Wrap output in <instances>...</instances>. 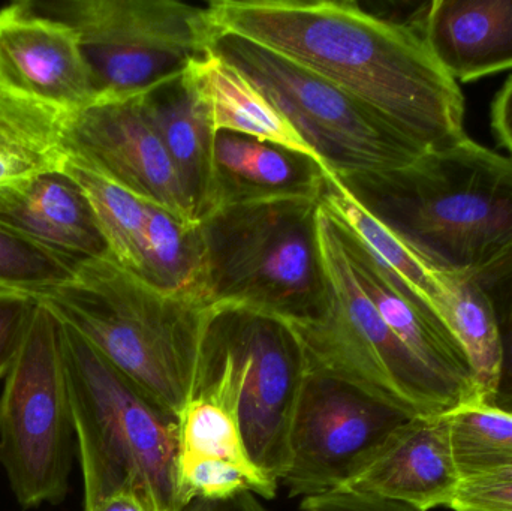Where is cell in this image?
I'll return each instance as SVG.
<instances>
[{"mask_svg":"<svg viewBox=\"0 0 512 511\" xmlns=\"http://www.w3.org/2000/svg\"><path fill=\"white\" fill-rule=\"evenodd\" d=\"M84 511H152L140 495L131 491H120L96 501Z\"/></svg>","mask_w":512,"mask_h":511,"instance_id":"obj_34","label":"cell"},{"mask_svg":"<svg viewBox=\"0 0 512 511\" xmlns=\"http://www.w3.org/2000/svg\"><path fill=\"white\" fill-rule=\"evenodd\" d=\"M409 417L340 375L309 366L289 437V497L336 494Z\"/></svg>","mask_w":512,"mask_h":511,"instance_id":"obj_11","label":"cell"},{"mask_svg":"<svg viewBox=\"0 0 512 511\" xmlns=\"http://www.w3.org/2000/svg\"><path fill=\"white\" fill-rule=\"evenodd\" d=\"M71 114L0 89V188L65 171Z\"/></svg>","mask_w":512,"mask_h":511,"instance_id":"obj_21","label":"cell"},{"mask_svg":"<svg viewBox=\"0 0 512 511\" xmlns=\"http://www.w3.org/2000/svg\"><path fill=\"white\" fill-rule=\"evenodd\" d=\"M138 278L177 296L206 300L204 294V243L200 222L186 221L176 213L146 201L143 264Z\"/></svg>","mask_w":512,"mask_h":511,"instance_id":"obj_23","label":"cell"},{"mask_svg":"<svg viewBox=\"0 0 512 511\" xmlns=\"http://www.w3.org/2000/svg\"><path fill=\"white\" fill-rule=\"evenodd\" d=\"M303 511H418L405 504L354 494H327L304 498Z\"/></svg>","mask_w":512,"mask_h":511,"instance_id":"obj_31","label":"cell"},{"mask_svg":"<svg viewBox=\"0 0 512 511\" xmlns=\"http://www.w3.org/2000/svg\"><path fill=\"white\" fill-rule=\"evenodd\" d=\"M75 447L62 321L39 302L0 396V462L21 506L65 500Z\"/></svg>","mask_w":512,"mask_h":511,"instance_id":"obj_8","label":"cell"},{"mask_svg":"<svg viewBox=\"0 0 512 511\" xmlns=\"http://www.w3.org/2000/svg\"><path fill=\"white\" fill-rule=\"evenodd\" d=\"M492 129L501 146L512 155V75L493 101Z\"/></svg>","mask_w":512,"mask_h":511,"instance_id":"obj_32","label":"cell"},{"mask_svg":"<svg viewBox=\"0 0 512 511\" xmlns=\"http://www.w3.org/2000/svg\"><path fill=\"white\" fill-rule=\"evenodd\" d=\"M78 261L57 254L0 224V290L38 299L72 281Z\"/></svg>","mask_w":512,"mask_h":511,"instance_id":"obj_26","label":"cell"},{"mask_svg":"<svg viewBox=\"0 0 512 511\" xmlns=\"http://www.w3.org/2000/svg\"><path fill=\"white\" fill-rule=\"evenodd\" d=\"M330 309L319 323L294 327L312 368L352 381L409 419L454 410L423 366L382 320L343 254L330 213L319 212Z\"/></svg>","mask_w":512,"mask_h":511,"instance_id":"obj_9","label":"cell"},{"mask_svg":"<svg viewBox=\"0 0 512 511\" xmlns=\"http://www.w3.org/2000/svg\"><path fill=\"white\" fill-rule=\"evenodd\" d=\"M459 485L445 413L405 420L336 494L363 495L432 511L448 509Z\"/></svg>","mask_w":512,"mask_h":511,"instance_id":"obj_15","label":"cell"},{"mask_svg":"<svg viewBox=\"0 0 512 511\" xmlns=\"http://www.w3.org/2000/svg\"><path fill=\"white\" fill-rule=\"evenodd\" d=\"M36 300L180 416L197 386L210 308L204 300L156 290L111 257L78 261L72 281Z\"/></svg>","mask_w":512,"mask_h":511,"instance_id":"obj_3","label":"cell"},{"mask_svg":"<svg viewBox=\"0 0 512 511\" xmlns=\"http://www.w3.org/2000/svg\"><path fill=\"white\" fill-rule=\"evenodd\" d=\"M207 6L219 32L268 48L366 102L427 152L468 138L462 90L426 41L361 3L215 0Z\"/></svg>","mask_w":512,"mask_h":511,"instance_id":"obj_1","label":"cell"},{"mask_svg":"<svg viewBox=\"0 0 512 511\" xmlns=\"http://www.w3.org/2000/svg\"><path fill=\"white\" fill-rule=\"evenodd\" d=\"M0 89L66 113L96 101L77 32L29 0L0 9Z\"/></svg>","mask_w":512,"mask_h":511,"instance_id":"obj_14","label":"cell"},{"mask_svg":"<svg viewBox=\"0 0 512 511\" xmlns=\"http://www.w3.org/2000/svg\"><path fill=\"white\" fill-rule=\"evenodd\" d=\"M209 324L239 363V419L249 458L279 483L289 464V437L309 372L294 326L240 305H212Z\"/></svg>","mask_w":512,"mask_h":511,"instance_id":"obj_10","label":"cell"},{"mask_svg":"<svg viewBox=\"0 0 512 511\" xmlns=\"http://www.w3.org/2000/svg\"><path fill=\"white\" fill-rule=\"evenodd\" d=\"M65 171L86 195L110 257L123 269L140 275L146 201L75 156L69 155Z\"/></svg>","mask_w":512,"mask_h":511,"instance_id":"obj_24","label":"cell"},{"mask_svg":"<svg viewBox=\"0 0 512 511\" xmlns=\"http://www.w3.org/2000/svg\"><path fill=\"white\" fill-rule=\"evenodd\" d=\"M447 417L460 482L512 461V413L475 401Z\"/></svg>","mask_w":512,"mask_h":511,"instance_id":"obj_25","label":"cell"},{"mask_svg":"<svg viewBox=\"0 0 512 511\" xmlns=\"http://www.w3.org/2000/svg\"><path fill=\"white\" fill-rule=\"evenodd\" d=\"M448 510L512 511V482H460Z\"/></svg>","mask_w":512,"mask_h":511,"instance_id":"obj_30","label":"cell"},{"mask_svg":"<svg viewBox=\"0 0 512 511\" xmlns=\"http://www.w3.org/2000/svg\"><path fill=\"white\" fill-rule=\"evenodd\" d=\"M185 511H267L255 498V494L245 492L227 500H194Z\"/></svg>","mask_w":512,"mask_h":511,"instance_id":"obj_33","label":"cell"},{"mask_svg":"<svg viewBox=\"0 0 512 511\" xmlns=\"http://www.w3.org/2000/svg\"><path fill=\"white\" fill-rule=\"evenodd\" d=\"M327 177L321 161L306 153L249 135L219 131L207 215L222 207L276 198L321 200Z\"/></svg>","mask_w":512,"mask_h":511,"instance_id":"obj_16","label":"cell"},{"mask_svg":"<svg viewBox=\"0 0 512 511\" xmlns=\"http://www.w3.org/2000/svg\"><path fill=\"white\" fill-rule=\"evenodd\" d=\"M77 32L96 99L140 95L209 53V6L177 0H29Z\"/></svg>","mask_w":512,"mask_h":511,"instance_id":"obj_7","label":"cell"},{"mask_svg":"<svg viewBox=\"0 0 512 511\" xmlns=\"http://www.w3.org/2000/svg\"><path fill=\"white\" fill-rule=\"evenodd\" d=\"M0 224L74 260L110 257L86 195L66 171L0 188Z\"/></svg>","mask_w":512,"mask_h":511,"instance_id":"obj_17","label":"cell"},{"mask_svg":"<svg viewBox=\"0 0 512 511\" xmlns=\"http://www.w3.org/2000/svg\"><path fill=\"white\" fill-rule=\"evenodd\" d=\"M38 305L29 294L0 290V380L11 371Z\"/></svg>","mask_w":512,"mask_h":511,"instance_id":"obj_29","label":"cell"},{"mask_svg":"<svg viewBox=\"0 0 512 511\" xmlns=\"http://www.w3.org/2000/svg\"><path fill=\"white\" fill-rule=\"evenodd\" d=\"M333 177L435 272L471 275L512 246V159L469 137L405 167Z\"/></svg>","mask_w":512,"mask_h":511,"instance_id":"obj_2","label":"cell"},{"mask_svg":"<svg viewBox=\"0 0 512 511\" xmlns=\"http://www.w3.org/2000/svg\"><path fill=\"white\" fill-rule=\"evenodd\" d=\"M423 38L456 81L512 68V0H433Z\"/></svg>","mask_w":512,"mask_h":511,"instance_id":"obj_18","label":"cell"},{"mask_svg":"<svg viewBox=\"0 0 512 511\" xmlns=\"http://www.w3.org/2000/svg\"><path fill=\"white\" fill-rule=\"evenodd\" d=\"M210 48L264 92L333 176L394 170L427 152L366 102L268 48L219 30Z\"/></svg>","mask_w":512,"mask_h":511,"instance_id":"obj_6","label":"cell"},{"mask_svg":"<svg viewBox=\"0 0 512 511\" xmlns=\"http://www.w3.org/2000/svg\"><path fill=\"white\" fill-rule=\"evenodd\" d=\"M188 69L209 105L216 132L249 135L316 158L264 92L236 66L213 53L212 48Z\"/></svg>","mask_w":512,"mask_h":511,"instance_id":"obj_20","label":"cell"},{"mask_svg":"<svg viewBox=\"0 0 512 511\" xmlns=\"http://www.w3.org/2000/svg\"><path fill=\"white\" fill-rule=\"evenodd\" d=\"M462 482H477V483H505L512 482V461L507 464L499 465V467L492 468L486 473L478 474V476L471 477V479L462 480Z\"/></svg>","mask_w":512,"mask_h":511,"instance_id":"obj_35","label":"cell"},{"mask_svg":"<svg viewBox=\"0 0 512 511\" xmlns=\"http://www.w3.org/2000/svg\"><path fill=\"white\" fill-rule=\"evenodd\" d=\"M141 98L200 222L209 212L212 191L216 129L209 105L189 69L155 84Z\"/></svg>","mask_w":512,"mask_h":511,"instance_id":"obj_19","label":"cell"},{"mask_svg":"<svg viewBox=\"0 0 512 511\" xmlns=\"http://www.w3.org/2000/svg\"><path fill=\"white\" fill-rule=\"evenodd\" d=\"M62 326L84 507L131 491L152 511H185L179 417L156 404L80 333L63 321Z\"/></svg>","mask_w":512,"mask_h":511,"instance_id":"obj_4","label":"cell"},{"mask_svg":"<svg viewBox=\"0 0 512 511\" xmlns=\"http://www.w3.org/2000/svg\"><path fill=\"white\" fill-rule=\"evenodd\" d=\"M469 276L492 303L501 333L504 359L493 405L512 413V246Z\"/></svg>","mask_w":512,"mask_h":511,"instance_id":"obj_28","label":"cell"},{"mask_svg":"<svg viewBox=\"0 0 512 511\" xmlns=\"http://www.w3.org/2000/svg\"><path fill=\"white\" fill-rule=\"evenodd\" d=\"M69 155L81 159L141 200L198 222L179 174L156 134L140 95L96 99L71 114Z\"/></svg>","mask_w":512,"mask_h":511,"instance_id":"obj_12","label":"cell"},{"mask_svg":"<svg viewBox=\"0 0 512 511\" xmlns=\"http://www.w3.org/2000/svg\"><path fill=\"white\" fill-rule=\"evenodd\" d=\"M325 210L333 219L337 239L361 290L445 399L454 410L481 401L468 357L444 323L352 228Z\"/></svg>","mask_w":512,"mask_h":511,"instance_id":"obj_13","label":"cell"},{"mask_svg":"<svg viewBox=\"0 0 512 511\" xmlns=\"http://www.w3.org/2000/svg\"><path fill=\"white\" fill-rule=\"evenodd\" d=\"M179 480L186 507L194 500H227L245 492L271 500L279 486L255 465L221 459H179Z\"/></svg>","mask_w":512,"mask_h":511,"instance_id":"obj_27","label":"cell"},{"mask_svg":"<svg viewBox=\"0 0 512 511\" xmlns=\"http://www.w3.org/2000/svg\"><path fill=\"white\" fill-rule=\"evenodd\" d=\"M321 200L292 197L222 207L201 219L204 294L291 326L319 323L330 285L319 234Z\"/></svg>","mask_w":512,"mask_h":511,"instance_id":"obj_5","label":"cell"},{"mask_svg":"<svg viewBox=\"0 0 512 511\" xmlns=\"http://www.w3.org/2000/svg\"><path fill=\"white\" fill-rule=\"evenodd\" d=\"M439 320L468 357L480 399L493 404L501 381L502 341L492 303L469 275L439 273Z\"/></svg>","mask_w":512,"mask_h":511,"instance_id":"obj_22","label":"cell"}]
</instances>
